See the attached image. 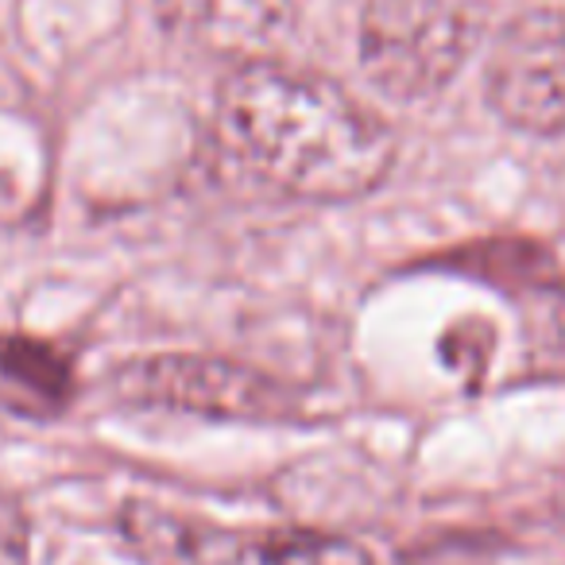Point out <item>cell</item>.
I'll return each mask as SVG.
<instances>
[{
	"label": "cell",
	"instance_id": "6da1fadb",
	"mask_svg": "<svg viewBox=\"0 0 565 565\" xmlns=\"http://www.w3.org/2000/svg\"><path fill=\"white\" fill-rule=\"evenodd\" d=\"M217 136L252 179L318 205L376 194L399 156L392 128L338 82L275 58L225 74Z\"/></svg>",
	"mask_w": 565,
	"mask_h": 565
},
{
	"label": "cell",
	"instance_id": "7a4b0ae2",
	"mask_svg": "<svg viewBox=\"0 0 565 565\" xmlns=\"http://www.w3.org/2000/svg\"><path fill=\"white\" fill-rule=\"evenodd\" d=\"M477 43V17L465 0H364L356 58L372 89L399 105L441 97Z\"/></svg>",
	"mask_w": 565,
	"mask_h": 565
},
{
	"label": "cell",
	"instance_id": "3957f363",
	"mask_svg": "<svg viewBox=\"0 0 565 565\" xmlns=\"http://www.w3.org/2000/svg\"><path fill=\"white\" fill-rule=\"evenodd\" d=\"M113 392L132 407L221 423H275L287 415V395L267 372L205 353H156L128 361L113 372Z\"/></svg>",
	"mask_w": 565,
	"mask_h": 565
},
{
	"label": "cell",
	"instance_id": "277c9868",
	"mask_svg": "<svg viewBox=\"0 0 565 565\" xmlns=\"http://www.w3.org/2000/svg\"><path fill=\"white\" fill-rule=\"evenodd\" d=\"M484 102L508 128L565 136V12L526 9L495 32L484 58Z\"/></svg>",
	"mask_w": 565,
	"mask_h": 565
},
{
	"label": "cell",
	"instance_id": "5b68a950",
	"mask_svg": "<svg viewBox=\"0 0 565 565\" xmlns=\"http://www.w3.org/2000/svg\"><path fill=\"white\" fill-rule=\"evenodd\" d=\"M156 17L190 51L241 66L271 58L291 35L299 0H156Z\"/></svg>",
	"mask_w": 565,
	"mask_h": 565
},
{
	"label": "cell",
	"instance_id": "8992f818",
	"mask_svg": "<svg viewBox=\"0 0 565 565\" xmlns=\"http://www.w3.org/2000/svg\"><path fill=\"white\" fill-rule=\"evenodd\" d=\"M120 534L143 565H241L244 557V534L151 508L143 500L125 503Z\"/></svg>",
	"mask_w": 565,
	"mask_h": 565
},
{
	"label": "cell",
	"instance_id": "52a82bcc",
	"mask_svg": "<svg viewBox=\"0 0 565 565\" xmlns=\"http://www.w3.org/2000/svg\"><path fill=\"white\" fill-rule=\"evenodd\" d=\"M241 565H372L369 550L326 531L244 534Z\"/></svg>",
	"mask_w": 565,
	"mask_h": 565
},
{
	"label": "cell",
	"instance_id": "ba28073f",
	"mask_svg": "<svg viewBox=\"0 0 565 565\" xmlns=\"http://www.w3.org/2000/svg\"><path fill=\"white\" fill-rule=\"evenodd\" d=\"M0 369H4V376L12 384L32 387L43 399H63L66 384H71L66 361L55 349L43 345V341H20V338L0 341Z\"/></svg>",
	"mask_w": 565,
	"mask_h": 565
},
{
	"label": "cell",
	"instance_id": "9c48e42d",
	"mask_svg": "<svg viewBox=\"0 0 565 565\" xmlns=\"http://www.w3.org/2000/svg\"><path fill=\"white\" fill-rule=\"evenodd\" d=\"M0 565H32V523L9 488H0Z\"/></svg>",
	"mask_w": 565,
	"mask_h": 565
}]
</instances>
